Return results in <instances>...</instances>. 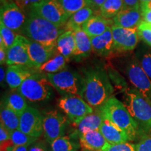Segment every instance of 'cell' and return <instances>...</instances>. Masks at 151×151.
<instances>
[{"mask_svg":"<svg viewBox=\"0 0 151 151\" xmlns=\"http://www.w3.org/2000/svg\"><path fill=\"white\" fill-rule=\"evenodd\" d=\"M84 81L82 97L94 109H99L113 96L114 88L104 67L97 64L83 68Z\"/></svg>","mask_w":151,"mask_h":151,"instance_id":"1","label":"cell"},{"mask_svg":"<svg viewBox=\"0 0 151 151\" xmlns=\"http://www.w3.org/2000/svg\"><path fill=\"white\" fill-rule=\"evenodd\" d=\"M26 14L27 19L20 35L29 40L56 47L57 40L66 31L65 27H58L32 11Z\"/></svg>","mask_w":151,"mask_h":151,"instance_id":"2","label":"cell"},{"mask_svg":"<svg viewBox=\"0 0 151 151\" xmlns=\"http://www.w3.org/2000/svg\"><path fill=\"white\" fill-rule=\"evenodd\" d=\"M99 110L104 118L116 124L127 134L130 142L138 141L140 135L139 126L123 102L112 96Z\"/></svg>","mask_w":151,"mask_h":151,"instance_id":"3","label":"cell"},{"mask_svg":"<svg viewBox=\"0 0 151 151\" xmlns=\"http://www.w3.org/2000/svg\"><path fill=\"white\" fill-rule=\"evenodd\" d=\"M123 98L124 104L138 124L140 135L146 134L151 136L150 104L134 88H126Z\"/></svg>","mask_w":151,"mask_h":151,"instance_id":"4","label":"cell"},{"mask_svg":"<svg viewBox=\"0 0 151 151\" xmlns=\"http://www.w3.org/2000/svg\"><path fill=\"white\" fill-rule=\"evenodd\" d=\"M52 88L46 73L37 71L26 79L17 92L30 102H44L51 97Z\"/></svg>","mask_w":151,"mask_h":151,"instance_id":"5","label":"cell"},{"mask_svg":"<svg viewBox=\"0 0 151 151\" xmlns=\"http://www.w3.org/2000/svg\"><path fill=\"white\" fill-rule=\"evenodd\" d=\"M50 84L62 96L78 95L84 90L83 76L78 71L65 69L55 73H46Z\"/></svg>","mask_w":151,"mask_h":151,"instance_id":"6","label":"cell"},{"mask_svg":"<svg viewBox=\"0 0 151 151\" xmlns=\"http://www.w3.org/2000/svg\"><path fill=\"white\" fill-rule=\"evenodd\" d=\"M58 106L73 126L94 111L91 106L78 95L62 96L58 99Z\"/></svg>","mask_w":151,"mask_h":151,"instance_id":"7","label":"cell"},{"mask_svg":"<svg viewBox=\"0 0 151 151\" xmlns=\"http://www.w3.org/2000/svg\"><path fill=\"white\" fill-rule=\"evenodd\" d=\"M29 11H33L41 18L60 27H65L66 24L70 18L63 9L59 0H43L41 2L34 5Z\"/></svg>","mask_w":151,"mask_h":151,"instance_id":"8","label":"cell"},{"mask_svg":"<svg viewBox=\"0 0 151 151\" xmlns=\"http://www.w3.org/2000/svg\"><path fill=\"white\" fill-rule=\"evenodd\" d=\"M43 136L50 144L58 138L65 135L69 124V119L58 110H51L42 115Z\"/></svg>","mask_w":151,"mask_h":151,"instance_id":"9","label":"cell"},{"mask_svg":"<svg viewBox=\"0 0 151 151\" xmlns=\"http://www.w3.org/2000/svg\"><path fill=\"white\" fill-rule=\"evenodd\" d=\"M27 19V14L15 3L14 0H1L0 22L6 27L20 35Z\"/></svg>","mask_w":151,"mask_h":151,"instance_id":"10","label":"cell"},{"mask_svg":"<svg viewBox=\"0 0 151 151\" xmlns=\"http://www.w3.org/2000/svg\"><path fill=\"white\" fill-rule=\"evenodd\" d=\"M125 71L134 89L151 104V79L143 71L137 59L134 58L130 60Z\"/></svg>","mask_w":151,"mask_h":151,"instance_id":"11","label":"cell"},{"mask_svg":"<svg viewBox=\"0 0 151 151\" xmlns=\"http://www.w3.org/2000/svg\"><path fill=\"white\" fill-rule=\"evenodd\" d=\"M113 41V51L128 52L134 50L138 44L137 28H123L113 24L111 26Z\"/></svg>","mask_w":151,"mask_h":151,"instance_id":"12","label":"cell"},{"mask_svg":"<svg viewBox=\"0 0 151 151\" xmlns=\"http://www.w3.org/2000/svg\"><path fill=\"white\" fill-rule=\"evenodd\" d=\"M19 129L26 134L39 139L43 134L42 114L34 107L28 106L20 116Z\"/></svg>","mask_w":151,"mask_h":151,"instance_id":"13","label":"cell"},{"mask_svg":"<svg viewBox=\"0 0 151 151\" xmlns=\"http://www.w3.org/2000/svg\"><path fill=\"white\" fill-rule=\"evenodd\" d=\"M28 42L29 39L21 35H17L14 45L7 50V58L6 62L7 65H25L35 69L29 58Z\"/></svg>","mask_w":151,"mask_h":151,"instance_id":"14","label":"cell"},{"mask_svg":"<svg viewBox=\"0 0 151 151\" xmlns=\"http://www.w3.org/2000/svg\"><path fill=\"white\" fill-rule=\"evenodd\" d=\"M55 46H47L29 40L28 42V52L30 60L35 69H39L53 56Z\"/></svg>","mask_w":151,"mask_h":151,"instance_id":"15","label":"cell"},{"mask_svg":"<svg viewBox=\"0 0 151 151\" xmlns=\"http://www.w3.org/2000/svg\"><path fill=\"white\" fill-rule=\"evenodd\" d=\"M6 71L7 85L11 90H18L26 79L39 70L25 65H15L8 66Z\"/></svg>","mask_w":151,"mask_h":151,"instance_id":"16","label":"cell"},{"mask_svg":"<svg viewBox=\"0 0 151 151\" xmlns=\"http://www.w3.org/2000/svg\"><path fill=\"white\" fill-rule=\"evenodd\" d=\"M143 21L140 8H123L112 19L113 24L123 28H137Z\"/></svg>","mask_w":151,"mask_h":151,"instance_id":"17","label":"cell"},{"mask_svg":"<svg viewBox=\"0 0 151 151\" xmlns=\"http://www.w3.org/2000/svg\"><path fill=\"white\" fill-rule=\"evenodd\" d=\"M104 120V118L101 111L99 109H94L93 113L88 115L78 124L74 125L75 130L69 136L78 140V136L82 134L94 130H99L101 124L103 123Z\"/></svg>","mask_w":151,"mask_h":151,"instance_id":"18","label":"cell"},{"mask_svg":"<svg viewBox=\"0 0 151 151\" xmlns=\"http://www.w3.org/2000/svg\"><path fill=\"white\" fill-rule=\"evenodd\" d=\"M99 131L107 142L111 144L130 142L129 137L123 130L106 119L104 120Z\"/></svg>","mask_w":151,"mask_h":151,"instance_id":"19","label":"cell"},{"mask_svg":"<svg viewBox=\"0 0 151 151\" xmlns=\"http://www.w3.org/2000/svg\"><path fill=\"white\" fill-rule=\"evenodd\" d=\"M78 141L82 148L103 151L109 144L99 130L90 131L78 136Z\"/></svg>","mask_w":151,"mask_h":151,"instance_id":"20","label":"cell"},{"mask_svg":"<svg viewBox=\"0 0 151 151\" xmlns=\"http://www.w3.org/2000/svg\"><path fill=\"white\" fill-rule=\"evenodd\" d=\"M112 25V20L106 19L100 15H94L82 26V29L92 38L101 35Z\"/></svg>","mask_w":151,"mask_h":151,"instance_id":"21","label":"cell"},{"mask_svg":"<svg viewBox=\"0 0 151 151\" xmlns=\"http://www.w3.org/2000/svg\"><path fill=\"white\" fill-rule=\"evenodd\" d=\"M92 50L100 56L106 57L113 51V41L111 27L104 33L97 37L90 38Z\"/></svg>","mask_w":151,"mask_h":151,"instance_id":"22","label":"cell"},{"mask_svg":"<svg viewBox=\"0 0 151 151\" xmlns=\"http://www.w3.org/2000/svg\"><path fill=\"white\" fill-rule=\"evenodd\" d=\"M76 49L73 57L76 59L88 58L92 50L90 37L85 32L82 28H78L74 31Z\"/></svg>","mask_w":151,"mask_h":151,"instance_id":"23","label":"cell"},{"mask_svg":"<svg viewBox=\"0 0 151 151\" xmlns=\"http://www.w3.org/2000/svg\"><path fill=\"white\" fill-rule=\"evenodd\" d=\"M56 49L58 52L67 60L73 57L76 49L74 32L72 30H66L62 33L57 40Z\"/></svg>","mask_w":151,"mask_h":151,"instance_id":"24","label":"cell"},{"mask_svg":"<svg viewBox=\"0 0 151 151\" xmlns=\"http://www.w3.org/2000/svg\"><path fill=\"white\" fill-rule=\"evenodd\" d=\"M94 15V11L90 6L81 9L69 18L65 25V29L74 31L78 28H82V26Z\"/></svg>","mask_w":151,"mask_h":151,"instance_id":"25","label":"cell"},{"mask_svg":"<svg viewBox=\"0 0 151 151\" xmlns=\"http://www.w3.org/2000/svg\"><path fill=\"white\" fill-rule=\"evenodd\" d=\"M0 118L1 124L10 132L19 129L20 116L4 104L1 107Z\"/></svg>","mask_w":151,"mask_h":151,"instance_id":"26","label":"cell"},{"mask_svg":"<svg viewBox=\"0 0 151 151\" xmlns=\"http://www.w3.org/2000/svg\"><path fill=\"white\" fill-rule=\"evenodd\" d=\"M67 59L59 52L54 55L48 61L43 64L39 71L45 73H55L67 69Z\"/></svg>","mask_w":151,"mask_h":151,"instance_id":"27","label":"cell"},{"mask_svg":"<svg viewBox=\"0 0 151 151\" xmlns=\"http://www.w3.org/2000/svg\"><path fill=\"white\" fill-rule=\"evenodd\" d=\"M51 151H78L81 148L78 139L71 136H62L50 143Z\"/></svg>","mask_w":151,"mask_h":151,"instance_id":"28","label":"cell"},{"mask_svg":"<svg viewBox=\"0 0 151 151\" xmlns=\"http://www.w3.org/2000/svg\"><path fill=\"white\" fill-rule=\"evenodd\" d=\"M4 104L12 109L19 116L24 112L29 106L27 105V99L18 92H12L6 98Z\"/></svg>","mask_w":151,"mask_h":151,"instance_id":"29","label":"cell"},{"mask_svg":"<svg viewBox=\"0 0 151 151\" xmlns=\"http://www.w3.org/2000/svg\"><path fill=\"white\" fill-rule=\"evenodd\" d=\"M123 8V0H106L99 9V14L106 19L112 20Z\"/></svg>","mask_w":151,"mask_h":151,"instance_id":"30","label":"cell"},{"mask_svg":"<svg viewBox=\"0 0 151 151\" xmlns=\"http://www.w3.org/2000/svg\"><path fill=\"white\" fill-rule=\"evenodd\" d=\"M59 1L69 17L85 7H91L90 0H59Z\"/></svg>","mask_w":151,"mask_h":151,"instance_id":"31","label":"cell"},{"mask_svg":"<svg viewBox=\"0 0 151 151\" xmlns=\"http://www.w3.org/2000/svg\"><path fill=\"white\" fill-rule=\"evenodd\" d=\"M137 60L146 72L148 76L151 79V47H142L137 53Z\"/></svg>","mask_w":151,"mask_h":151,"instance_id":"32","label":"cell"},{"mask_svg":"<svg viewBox=\"0 0 151 151\" xmlns=\"http://www.w3.org/2000/svg\"><path fill=\"white\" fill-rule=\"evenodd\" d=\"M37 140V138L26 134L20 129L11 132V141L14 146H29Z\"/></svg>","mask_w":151,"mask_h":151,"instance_id":"33","label":"cell"},{"mask_svg":"<svg viewBox=\"0 0 151 151\" xmlns=\"http://www.w3.org/2000/svg\"><path fill=\"white\" fill-rule=\"evenodd\" d=\"M17 35L18 34L0 22V45L4 46L7 50L14 45Z\"/></svg>","mask_w":151,"mask_h":151,"instance_id":"34","label":"cell"},{"mask_svg":"<svg viewBox=\"0 0 151 151\" xmlns=\"http://www.w3.org/2000/svg\"><path fill=\"white\" fill-rule=\"evenodd\" d=\"M137 29L139 37L148 46L151 47V24L142 21L137 27Z\"/></svg>","mask_w":151,"mask_h":151,"instance_id":"35","label":"cell"},{"mask_svg":"<svg viewBox=\"0 0 151 151\" xmlns=\"http://www.w3.org/2000/svg\"><path fill=\"white\" fill-rule=\"evenodd\" d=\"M103 151H137L135 143L132 142H125L117 144L109 143Z\"/></svg>","mask_w":151,"mask_h":151,"instance_id":"36","label":"cell"},{"mask_svg":"<svg viewBox=\"0 0 151 151\" xmlns=\"http://www.w3.org/2000/svg\"><path fill=\"white\" fill-rule=\"evenodd\" d=\"M135 145L137 151H151V136L141 134Z\"/></svg>","mask_w":151,"mask_h":151,"instance_id":"37","label":"cell"},{"mask_svg":"<svg viewBox=\"0 0 151 151\" xmlns=\"http://www.w3.org/2000/svg\"><path fill=\"white\" fill-rule=\"evenodd\" d=\"M14 1L22 11L27 13L34 5L41 2L43 0H14Z\"/></svg>","mask_w":151,"mask_h":151,"instance_id":"38","label":"cell"},{"mask_svg":"<svg viewBox=\"0 0 151 151\" xmlns=\"http://www.w3.org/2000/svg\"><path fill=\"white\" fill-rule=\"evenodd\" d=\"M28 151H51V148L48 146L44 141H36L29 146Z\"/></svg>","mask_w":151,"mask_h":151,"instance_id":"39","label":"cell"},{"mask_svg":"<svg viewBox=\"0 0 151 151\" xmlns=\"http://www.w3.org/2000/svg\"><path fill=\"white\" fill-rule=\"evenodd\" d=\"M11 141V132L6 128L0 124V143L1 146L6 144Z\"/></svg>","mask_w":151,"mask_h":151,"instance_id":"40","label":"cell"},{"mask_svg":"<svg viewBox=\"0 0 151 151\" xmlns=\"http://www.w3.org/2000/svg\"><path fill=\"white\" fill-rule=\"evenodd\" d=\"M124 8H139V0H123Z\"/></svg>","mask_w":151,"mask_h":151,"instance_id":"41","label":"cell"},{"mask_svg":"<svg viewBox=\"0 0 151 151\" xmlns=\"http://www.w3.org/2000/svg\"><path fill=\"white\" fill-rule=\"evenodd\" d=\"M7 58V49L2 45H0V63L3 65L6 63Z\"/></svg>","mask_w":151,"mask_h":151,"instance_id":"42","label":"cell"},{"mask_svg":"<svg viewBox=\"0 0 151 151\" xmlns=\"http://www.w3.org/2000/svg\"><path fill=\"white\" fill-rule=\"evenodd\" d=\"M29 146H14L11 145L6 147L4 151H28Z\"/></svg>","mask_w":151,"mask_h":151,"instance_id":"43","label":"cell"},{"mask_svg":"<svg viewBox=\"0 0 151 151\" xmlns=\"http://www.w3.org/2000/svg\"><path fill=\"white\" fill-rule=\"evenodd\" d=\"M106 1V0H90V2H91V8L93 9V10H95L97 11L101 8V6L103 5V4Z\"/></svg>","mask_w":151,"mask_h":151,"instance_id":"44","label":"cell"},{"mask_svg":"<svg viewBox=\"0 0 151 151\" xmlns=\"http://www.w3.org/2000/svg\"><path fill=\"white\" fill-rule=\"evenodd\" d=\"M139 8H140V11L142 15L143 14H145L146 12H147V11H151V1H146V2L140 3Z\"/></svg>","mask_w":151,"mask_h":151,"instance_id":"45","label":"cell"},{"mask_svg":"<svg viewBox=\"0 0 151 151\" xmlns=\"http://www.w3.org/2000/svg\"><path fill=\"white\" fill-rule=\"evenodd\" d=\"M143 21L151 24V11H147L142 15Z\"/></svg>","mask_w":151,"mask_h":151,"instance_id":"46","label":"cell"},{"mask_svg":"<svg viewBox=\"0 0 151 151\" xmlns=\"http://www.w3.org/2000/svg\"><path fill=\"white\" fill-rule=\"evenodd\" d=\"M0 73H1V77H0V81L2 83V82L6 80V71H5L4 69L3 65H1V69H0Z\"/></svg>","mask_w":151,"mask_h":151,"instance_id":"47","label":"cell"},{"mask_svg":"<svg viewBox=\"0 0 151 151\" xmlns=\"http://www.w3.org/2000/svg\"><path fill=\"white\" fill-rule=\"evenodd\" d=\"M151 0H139V3H143V2H146V1H150Z\"/></svg>","mask_w":151,"mask_h":151,"instance_id":"48","label":"cell"},{"mask_svg":"<svg viewBox=\"0 0 151 151\" xmlns=\"http://www.w3.org/2000/svg\"><path fill=\"white\" fill-rule=\"evenodd\" d=\"M82 151H96V150H88V149L82 148Z\"/></svg>","mask_w":151,"mask_h":151,"instance_id":"49","label":"cell"}]
</instances>
